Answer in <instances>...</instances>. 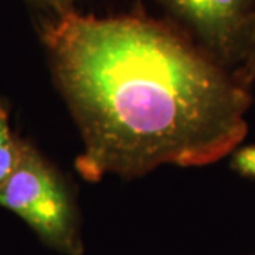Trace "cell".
<instances>
[{
	"instance_id": "6da1fadb",
	"label": "cell",
	"mask_w": 255,
	"mask_h": 255,
	"mask_svg": "<svg viewBox=\"0 0 255 255\" xmlns=\"http://www.w3.org/2000/svg\"><path fill=\"white\" fill-rule=\"evenodd\" d=\"M51 75L81 132L88 182L206 166L244 140L250 88L190 34L140 14L40 11Z\"/></svg>"
},
{
	"instance_id": "7a4b0ae2",
	"label": "cell",
	"mask_w": 255,
	"mask_h": 255,
	"mask_svg": "<svg viewBox=\"0 0 255 255\" xmlns=\"http://www.w3.org/2000/svg\"><path fill=\"white\" fill-rule=\"evenodd\" d=\"M0 207L31 228L43 244L63 255H82L73 193L53 164L24 142L20 162L0 187Z\"/></svg>"
},
{
	"instance_id": "3957f363",
	"label": "cell",
	"mask_w": 255,
	"mask_h": 255,
	"mask_svg": "<svg viewBox=\"0 0 255 255\" xmlns=\"http://www.w3.org/2000/svg\"><path fill=\"white\" fill-rule=\"evenodd\" d=\"M187 27L190 37L231 71L240 34L255 0H157Z\"/></svg>"
},
{
	"instance_id": "277c9868",
	"label": "cell",
	"mask_w": 255,
	"mask_h": 255,
	"mask_svg": "<svg viewBox=\"0 0 255 255\" xmlns=\"http://www.w3.org/2000/svg\"><path fill=\"white\" fill-rule=\"evenodd\" d=\"M231 73L247 88L255 82V11L247 18L240 34Z\"/></svg>"
},
{
	"instance_id": "5b68a950",
	"label": "cell",
	"mask_w": 255,
	"mask_h": 255,
	"mask_svg": "<svg viewBox=\"0 0 255 255\" xmlns=\"http://www.w3.org/2000/svg\"><path fill=\"white\" fill-rule=\"evenodd\" d=\"M24 142L13 133L9 122V111L0 102V187L7 182L10 174L20 162Z\"/></svg>"
},
{
	"instance_id": "8992f818",
	"label": "cell",
	"mask_w": 255,
	"mask_h": 255,
	"mask_svg": "<svg viewBox=\"0 0 255 255\" xmlns=\"http://www.w3.org/2000/svg\"><path fill=\"white\" fill-rule=\"evenodd\" d=\"M231 167L244 177L255 179V145L237 147L231 156Z\"/></svg>"
},
{
	"instance_id": "52a82bcc",
	"label": "cell",
	"mask_w": 255,
	"mask_h": 255,
	"mask_svg": "<svg viewBox=\"0 0 255 255\" xmlns=\"http://www.w3.org/2000/svg\"><path fill=\"white\" fill-rule=\"evenodd\" d=\"M74 1H75V0H48V1H47L46 9L41 10V11H46V10H51V9H58V7H68V6H74Z\"/></svg>"
},
{
	"instance_id": "ba28073f",
	"label": "cell",
	"mask_w": 255,
	"mask_h": 255,
	"mask_svg": "<svg viewBox=\"0 0 255 255\" xmlns=\"http://www.w3.org/2000/svg\"><path fill=\"white\" fill-rule=\"evenodd\" d=\"M28 1H30V3H31L33 6H36L37 9L41 11V10L46 9L47 1H48V0H28Z\"/></svg>"
}]
</instances>
